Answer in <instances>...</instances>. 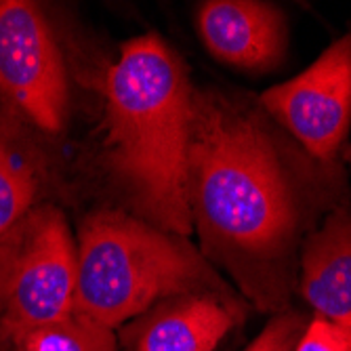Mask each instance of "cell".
Wrapping results in <instances>:
<instances>
[{"label": "cell", "instance_id": "8992f818", "mask_svg": "<svg viewBox=\"0 0 351 351\" xmlns=\"http://www.w3.org/2000/svg\"><path fill=\"white\" fill-rule=\"evenodd\" d=\"M259 99L309 154L343 162L351 129V25L307 70L263 90Z\"/></svg>", "mask_w": 351, "mask_h": 351}, {"label": "cell", "instance_id": "7a4b0ae2", "mask_svg": "<svg viewBox=\"0 0 351 351\" xmlns=\"http://www.w3.org/2000/svg\"><path fill=\"white\" fill-rule=\"evenodd\" d=\"M97 86L99 124L72 149L76 210L116 208L189 238L185 183L194 80L185 59L158 32H147L120 45Z\"/></svg>", "mask_w": 351, "mask_h": 351}, {"label": "cell", "instance_id": "30bf717a", "mask_svg": "<svg viewBox=\"0 0 351 351\" xmlns=\"http://www.w3.org/2000/svg\"><path fill=\"white\" fill-rule=\"evenodd\" d=\"M297 295L311 315L351 326V196L303 242Z\"/></svg>", "mask_w": 351, "mask_h": 351}, {"label": "cell", "instance_id": "277c9868", "mask_svg": "<svg viewBox=\"0 0 351 351\" xmlns=\"http://www.w3.org/2000/svg\"><path fill=\"white\" fill-rule=\"evenodd\" d=\"M78 252L68 210L45 202L0 236V335L36 326L76 305Z\"/></svg>", "mask_w": 351, "mask_h": 351}, {"label": "cell", "instance_id": "52a82bcc", "mask_svg": "<svg viewBox=\"0 0 351 351\" xmlns=\"http://www.w3.org/2000/svg\"><path fill=\"white\" fill-rule=\"evenodd\" d=\"M76 210L72 147L0 106V236L38 204Z\"/></svg>", "mask_w": 351, "mask_h": 351}, {"label": "cell", "instance_id": "5b68a950", "mask_svg": "<svg viewBox=\"0 0 351 351\" xmlns=\"http://www.w3.org/2000/svg\"><path fill=\"white\" fill-rule=\"evenodd\" d=\"M0 106L51 139L72 122L74 74L49 11L29 0H0Z\"/></svg>", "mask_w": 351, "mask_h": 351}, {"label": "cell", "instance_id": "4fadbf2b", "mask_svg": "<svg viewBox=\"0 0 351 351\" xmlns=\"http://www.w3.org/2000/svg\"><path fill=\"white\" fill-rule=\"evenodd\" d=\"M295 351H351V326L311 315Z\"/></svg>", "mask_w": 351, "mask_h": 351}, {"label": "cell", "instance_id": "3957f363", "mask_svg": "<svg viewBox=\"0 0 351 351\" xmlns=\"http://www.w3.org/2000/svg\"><path fill=\"white\" fill-rule=\"evenodd\" d=\"M74 234L76 307L114 330L173 295L242 297L187 236L154 228L129 213L86 208Z\"/></svg>", "mask_w": 351, "mask_h": 351}, {"label": "cell", "instance_id": "ba28073f", "mask_svg": "<svg viewBox=\"0 0 351 351\" xmlns=\"http://www.w3.org/2000/svg\"><path fill=\"white\" fill-rule=\"evenodd\" d=\"M246 299L173 295L116 328L118 351H221L250 315Z\"/></svg>", "mask_w": 351, "mask_h": 351}, {"label": "cell", "instance_id": "8fae6325", "mask_svg": "<svg viewBox=\"0 0 351 351\" xmlns=\"http://www.w3.org/2000/svg\"><path fill=\"white\" fill-rule=\"evenodd\" d=\"M0 351H118V339L114 328L74 305L55 320L0 335Z\"/></svg>", "mask_w": 351, "mask_h": 351}, {"label": "cell", "instance_id": "6da1fadb", "mask_svg": "<svg viewBox=\"0 0 351 351\" xmlns=\"http://www.w3.org/2000/svg\"><path fill=\"white\" fill-rule=\"evenodd\" d=\"M185 185L200 252L269 315L293 305L307 236L351 196L343 162L309 154L259 95L217 82L191 90Z\"/></svg>", "mask_w": 351, "mask_h": 351}, {"label": "cell", "instance_id": "7c38bea8", "mask_svg": "<svg viewBox=\"0 0 351 351\" xmlns=\"http://www.w3.org/2000/svg\"><path fill=\"white\" fill-rule=\"evenodd\" d=\"M311 320V311L301 307H289L274 313L265 328L254 337L242 351H295Z\"/></svg>", "mask_w": 351, "mask_h": 351}, {"label": "cell", "instance_id": "9c48e42d", "mask_svg": "<svg viewBox=\"0 0 351 351\" xmlns=\"http://www.w3.org/2000/svg\"><path fill=\"white\" fill-rule=\"evenodd\" d=\"M196 32L219 63L254 76L278 70L289 53V17L263 0H204Z\"/></svg>", "mask_w": 351, "mask_h": 351}]
</instances>
